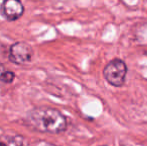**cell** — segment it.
Segmentation results:
<instances>
[{"mask_svg": "<svg viewBox=\"0 0 147 146\" xmlns=\"http://www.w3.org/2000/svg\"><path fill=\"white\" fill-rule=\"evenodd\" d=\"M33 57V49L30 44L24 41L15 42L9 47L8 59L14 64L23 65L30 62Z\"/></svg>", "mask_w": 147, "mask_h": 146, "instance_id": "3", "label": "cell"}, {"mask_svg": "<svg viewBox=\"0 0 147 146\" xmlns=\"http://www.w3.org/2000/svg\"><path fill=\"white\" fill-rule=\"evenodd\" d=\"M25 122L30 128L43 133L59 134L67 128V119L59 110L47 106L33 108L25 116Z\"/></svg>", "mask_w": 147, "mask_h": 146, "instance_id": "1", "label": "cell"}, {"mask_svg": "<svg viewBox=\"0 0 147 146\" xmlns=\"http://www.w3.org/2000/svg\"><path fill=\"white\" fill-rule=\"evenodd\" d=\"M0 146H30V143L25 137L21 135L1 134Z\"/></svg>", "mask_w": 147, "mask_h": 146, "instance_id": "5", "label": "cell"}, {"mask_svg": "<svg viewBox=\"0 0 147 146\" xmlns=\"http://www.w3.org/2000/svg\"><path fill=\"white\" fill-rule=\"evenodd\" d=\"M101 146H107V145H101Z\"/></svg>", "mask_w": 147, "mask_h": 146, "instance_id": "7", "label": "cell"}, {"mask_svg": "<svg viewBox=\"0 0 147 146\" xmlns=\"http://www.w3.org/2000/svg\"><path fill=\"white\" fill-rule=\"evenodd\" d=\"M126 74H127V65L119 58L109 61L103 69V76L105 80L114 87H121L124 85Z\"/></svg>", "mask_w": 147, "mask_h": 146, "instance_id": "2", "label": "cell"}, {"mask_svg": "<svg viewBox=\"0 0 147 146\" xmlns=\"http://www.w3.org/2000/svg\"><path fill=\"white\" fill-rule=\"evenodd\" d=\"M0 13L7 21H15L24 13V6L20 0H4L0 6Z\"/></svg>", "mask_w": 147, "mask_h": 146, "instance_id": "4", "label": "cell"}, {"mask_svg": "<svg viewBox=\"0 0 147 146\" xmlns=\"http://www.w3.org/2000/svg\"><path fill=\"white\" fill-rule=\"evenodd\" d=\"M15 79V74L12 71L6 69V67L0 62V87L6 85V84H11Z\"/></svg>", "mask_w": 147, "mask_h": 146, "instance_id": "6", "label": "cell"}]
</instances>
